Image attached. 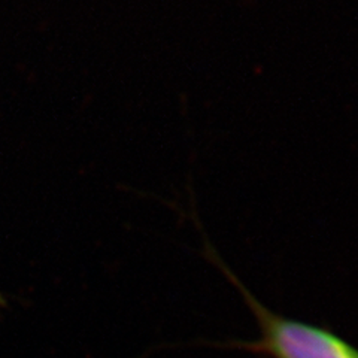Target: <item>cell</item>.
Masks as SVG:
<instances>
[{"label": "cell", "mask_w": 358, "mask_h": 358, "mask_svg": "<svg viewBox=\"0 0 358 358\" xmlns=\"http://www.w3.org/2000/svg\"><path fill=\"white\" fill-rule=\"evenodd\" d=\"M5 305V299L2 297V294H0V306H3Z\"/></svg>", "instance_id": "cell-2"}, {"label": "cell", "mask_w": 358, "mask_h": 358, "mask_svg": "<svg viewBox=\"0 0 358 358\" xmlns=\"http://www.w3.org/2000/svg\"><path fill=\"white\" fill-rule=\"evenodd\" d=\"M243 300L260 327V339L230 342V348L263 354L272 358H358V350L330 330L299 320L278 315L260 303L231 275Z\"/></svg>", "instance_id": "cell-1"}]
</instances>
